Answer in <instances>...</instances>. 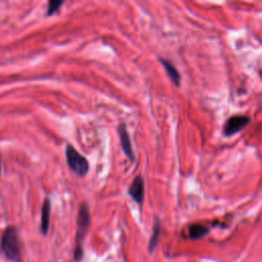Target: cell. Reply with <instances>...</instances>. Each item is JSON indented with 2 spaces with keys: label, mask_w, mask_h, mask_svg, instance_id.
I'll list each match as a JSON object with an SVG mask.
<instances>
[{
  "label": "cell",
  "mask_w": 262,
  "mask_h": 262,
  "mask_svg": "<svg viewBox=\"0 0 262 262\" xmlns=\"http://www.w3.org/2000/svg\"><path fill=\"white\" fill-rule=\"evenodd\" d=\"M50 200L48 198L43 203L42 210H41V232L43 234H46L50 228Z\"/></svg>",
  "instance_id": "ba28073f"
},
{
  "label": "cell",
  "mask_w": 262,
  "mask_h": 262,
  "mask_svg": "<svg viewBox=\"0 0 262 262\" xmlns=\"http://www.w3.org/2000/svg\"><path fill=\"white\" fill-rule=\"evenodd\" d=\"M250 117L244 115H234L230 117L224 127V134L226 136H232L240 131H242L249 123Z\"/></svg>",
  "instance_id": "277c9868"
},
{
  "label": "cell",
  "mask_w": 262,
  "mask_h": 262,
  "mask_svg": "<svg viewBox=\"0 0 262 262\" xmlns=\"http://www.w3.org/2000/svg\"><path fill=\"white\" fill-rule=\"evenodd\" d=\"M159 234H160V224L158 220L155 222L154 224V228H152V236L150 240V243H148V250L150 253L154 252L157 243H158V238H159Z\"/></svg>",
  "instance_id": "30bf717a"
},
{
  "label": "cell",
  "mask_w": 262,
  "mask_h": 262,
  "mask_svg": "<svg viewBox=\"0 0 262 262\" xmlns=\"http://www.w3.org/2000/svg\"><path fill=\"white\" fill-rule=\"evenodd\" d=\"M128 194L136 204L142 205L144 198V182L140 176H136L128 188Z\"/></svg>",
  "instance_id": "8992f818"
},
{
  "label": "cell",
  "mask_w": 262,
  "mask_h": 262,
  "mask_svg": "<svg viewBox=\"0 0 262 262\" xmlns=\"http://www.w3.org/2000/svg\"><path fill=\"white\" fill-rule=\"evenodd\" d=\"M90 226V207L87 203L80 205V209L77 216V234H76V244L74 250L75 261H80L83 258V243L85 236L88 232Z\"/></svg>",
  "instance_id": "6da1fadb"
},
{
  "label": "cell",
  "mask_w": 262,
  "mask_h": 262,
  "mask_svg": "<svg viewBox=\"0 0 262 262\" xmlns=\"http://www.w3.org/2000/svg\"><path fill=\"white\" fill-rule=\"evenodd\" d=\"M64 2H62V0H52V2H48V16H52L56 14L60 8L64 4Z\"/></svg>",
  "instance_id": "8fae6325"
},
{
  "label": "cell",
  "mask_w": 262,
  "mask_h": 262,
  "mask_svg": "<svg viewBox=\"0 0 262 262\" xmlns=\"http://www.w3.org/2000/svg\"><path fill=\"white\" fill-rule=\"evenodd\" d=\"M159 60L161 62L162 66L164 67L168 77L170 78V80L173 82V84H176V86H180V81H182V76L178 72V70L176 68V66H174L172 62H170L169 60L160 58Z\"/></svg>",
  "instance_id": "52a82bcc"
},
{
  "label": "cell",
  "mask_w": 262,
  "mask_h": 262,
  "mask_svg": "<svg viewBox=\"0 0 262 262\" xmlns=\"http://www.w3.org/2000/svg\"><path fill=\"white\" fill-rule=\"evenodd\" d=\"M0 244L8 260L12 262H22V245L18 232L14 226H8L4 230Z\"/></svg>",
  "instance_id": "7a4b0ae2"
},
{
  "label": "cell",
  "mask_w": 262,
  "mask_h": 262,
  "mask_svg": "<svg viewBox=\"0 0 262 262\" xmlns=\"http://www.w3.org/2000/svg\"><path fill=\"white\" fill-rule=\"evenodd\" d=\"M0 171H2V159H0Z\"/></svg>",
  "instance_id": "7c38bea8"
},
{
  "label": "cell",
  "mask_w": 262,
  "mask_h": 262,
  "mask_svg": "<svg viewBox=\"0 0 262 262\" xmlns=\"http://www.w3.org/2000/svg\"><path fill=\"white\" fill-rule=\"evenodd\" d=\"M66 160H67L69 168L76 173L78 176H85L90 171V164L84 156L74 148L72 146L66 148Z\"/></svg>",
  "instance_id": "3957f363"
},
{
  "label": "cell",
  "mask_w": 262,
  "mask_h": 262,
  "mask_svg": "<svg viewBox=\"0 0 262 262\" xmlns=\"http://www.w3.org/2000/svg\"><path fill=\"white\" fill-rule=\"evenodd\" d=\"M209 228L203 224H192L188 228V238L190 240H200L209 234Z\"/></svg>",
  "instance_id": "9c48e42d"
},
{
  "label": "cell",
  "mask_w": 262,
  "mask_h": 262,
  "mask_svg": "<svg viewBox=\"0 0 262 262\" xmlns=\"http://www.w3.org/2000/svg\"><path fill=\"white\" fill-rule=\"evenodd\" d=\"M118 132H119V136H120V144H121V146H122V150L124 152L125 156L128 158L129 161L134 162L136 156H134V150H132V144H131L128 131H127L126 125L124 123H121L119 125Z\"/></svg>",
  "instance_id": "5b68a950"
}]
</instances>
